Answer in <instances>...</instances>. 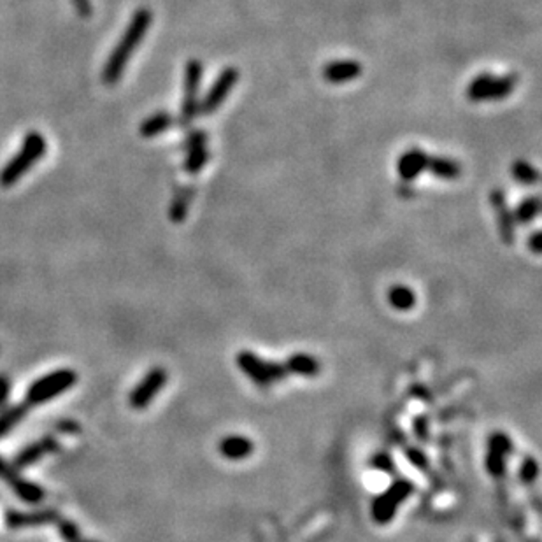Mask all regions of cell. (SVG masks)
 Wrapping results in <instances>:
<instances>
[{
  "label": "cell",
  "instance_id": "1",
  "mask_svg": "<svg viewBox=\"0 0 542 542\" xmlns=\"http://www.w3.org/2000/svg\"><path fill=\"white\" fill-rule=\"evenodd\" d=\"M151 21H153V13H151L147 7H141V9L135 11L123 37H121L120 43L116 44V47H114L108 62H106L104 71H102V81H104V84L113 86V84H116L118 81H120L128 60H130L132 53L137 50L139 44L145 39Z\"/></svg>",
  "mask_w": 542,
  "mask_h": 542
},
{
  "label": "cell",
  "instance_id": "2",
  "mask_svg": "<svg viewBox=\"0 0 542 542\" xmlns=\"http://www.w3.org/2000/svg\"><path fill=\"white\" fill-rule=\"evenodd\" d=\"M44 154H46V141H44L43 134L35 130L28 132L25 135L20 151L0 171V186L9 188L16 184L21 179V176L27 174L32 165L39 162Z\"/></svg>",
  "mask_w": 542,
  "mask_h": 542
},
{
  "label": "cell",
  "instance_id": "3",
  "mask_svg": "<svg viewBox=\"0 0 542 542\" xmlns=\"http://www.w3.org/2000/svg\"><path fill=\"white\" fill-rule=\"evenodd\" d=\"M77 383V374L72 368H58V371L50 372V374L43 376V378L35 379L27 390L25 395V404L30 405H43L46 402L53 400V398L60 397L67 390H71Z\"/></svg>",
  "mask_w": 542,
  "mask_h": 542
},
{
  "label": "cell",
  "instance_id": "4",
  "mask_svg": "<svg viewBox=\"0 0 542 542\" xmlns=\"http://www.w3.org/2000/svg\"><path fill=\"white\" fill-rule=\"evenodd\" d=\"M414 493V485L409 479H397L386 492L376 497L371 506V518L378 525H388L395 518L398 507Z\"/></svg>",
  "mask_w": 542,
  "mask_h": 542
},
{
  "label": "cell",
  "instance_id": "5",
  "mask_svg": "<svg viewBox=\"0 0 542 542\" xmlns=\"http://www.w3.org/2000/svg\"><path fill=\"white\" fill-rule=\"evenodd\" d=\"M237 367L252 379L254 385L261 386V388H269L271 385L283 381L288 376L285 365L260 358L256 353L248 351V349L237 355Z\"/></svg>",
  "mask_w": 542,
  "mask_h": 542
},
{
  "label": "cell",
  "instance_id": "6",
  "mask_svg": "<svg viewBox=\"0 0 542 542\" xmlns=\"http://www.w3.org/2000/svg\"><path fill=\"white\" fill-rule=\"evenodd\" d=\"M202 72H204V65L197 58H191L186 62V67H184V97H183V106H181V116H179V125L181 127H190L193 123V120L198 114V88H201V79Z\"/></svg>",
  "mask_w": 542,
  "mask_h": 542
},
{
  "label": "cell",
  "instance_id": "7",
  "mask_svg": "<svg viewBox=\"0 0 542 542\" xmlns=\"http://www.w3.org/2000/svg\"><path fill=\"white\" fill-rule=\"evenodd\" d=\"M169 381V372L164 367H153L151 371L146 372L145 378L141 379L137 386L128 395V405L135 411H142V409L149 407L154 397L165 388Z\"/></svg>",
  "mask_w": 542,
  "mask_h": 542
},
{
  "label": "cell",
  "instance_id": "8",
  "mask_svg": "<svg viewBox=\"0 0 542 542\" xmlns=\"http://www.w3.org/2000/svg\"><path fill=\"white\" fill-rule=\"evenodd\" d=\"M0 479L6 481L9 486H13L11 490H13L23 502L30 504V506H37V504L43 502L44 497H46L43 486L21 478V475L18 474V469L13 467V463H7V460H4L2 456H0Z\"/></svg>",
  "mask_w": 542,
  "mask_h": 542
},
{
  "label": "cell",
  "instance_id": "9",
  "mask_svg": "<svg viewBox=\"0 0 542 542\" xmlns=\"http://www.w3.org/2000/svg\"><path fill=\"white\" fill-rule=\"evenodd\" d=\"M239 81V71L237 67H225L220 72V76L216 77V81L213 83V86L209 88V91L205 94L204 101L198 106V114H213L220 109V106L227 101L228 94L232 91V88L237 84Z\"/></svg>",
  "mask_w": 542,
  "mask_h": 542
},
{
  "label": "cell",
  "instance_id": "10",
  "mask_svg": "<svg viewBox=\"0 0 542 542\" xmlns=\"http://www.w3.org/2000/svg\"><path fill=\"white\" fill-rule=\"evenodd\" d=\"M514 451L512 439L504 432H495L488 439V455H486V470L495 479H502L506 475L507 458Z\"/></svg>",
  "mask_w": 542,
  "mask_h": 542
},
{
  "label": "cell",
  "instance_id": "11",
  "mask_svg": "<svg viewBox=\"0 0 542 542\" xmlns=\"http://www.w3.org/2000/svg\"><path fill=\"white\" fill-rule=\"evenodd\" d=\"M490 202H492L493 213H495L500 239H502L504 244L507 246L514 244L516 221H514V215H512L511 208H509L507 204L506 191H504L502 188H495V190H492V193H490Z\"/></svg>",
  "mask_w": 542,
  "mask_h": 542
},
{
  "label": "cell",
  "instance_id": "12",
  "mask_svg": "<svg viewBox=\"0 0 542 542\" xmlns=\"http://www.w3.org/2000/svg\"><path fill=\"white\" fill-rule=\"evenodd\" d=\"M60 451V442L55 435H44L39 441L32 442L27 448H23L21 451L16 453L13 460V467L18 470H23L27 467L35 465L37 462L44 458L46 455H55V453Z\"/></svg>",
  "mask_w": 542,
  "mask_h": 542
},
{
  "label": "cell",
  "instance_id": "13",
  "mask_svg": "<svg viewBox=\"0 0 542 542\" xmlns=\"http://www.w3.org/2000/svg\"><path fill=\"white\" fill-rule=\"evenodd\" d=\"M60 518V512L57 509H37V511H16L9 509L6 511L4 521L11 530L28 529V526H43L57 523Z\"/></svg>",
  "mask_w": 542,
  "mask_h": 542
},
{
  "label": "cell",
  "instance_id": "14",
  "mask_svg": "<svg viewBox=\"0 0 542 542\" xmlns=\"http://www.w3.org/2000/svg\"><path fill=\"white\" fill-rule=\"evenodd\" d=\"M427 164H429V154L425 151L419 147H409L398 157L397 172L402 181L411 183L427 171Z\"/></svg>",
  "mask_w": 542,
  "mask_h": 542
},
{
  "label": "cell",
  "instance_id": "15",
  "mask_svg": "<svg viewBox=\"0 0 542 542\" xmlns=\"http://www.w3.org/2000/svg\"><path fill=\"white\" fill-rule=\"evenodd\" d=\"M221 455L232 462H241V460L249 458L254 453V442L246 435H228L221 439L218 444Z\"/></svg>",
  "mask_w": 542,
  "mask_h": 542
},
{
  "label": "cell",
  "instance_id": "16",
  "mask_svg": "<svg viewBox=\"0 0 542 542\" xmlns=\"http://www.w3.org/2000/svg\"><path fill=\"white\" fill-rule=\"evenodd\" d=\"M361 64L356 60H334L323 67V77L332 84H342L361 76Z\"/></svg>",
  "mask_w": 542,
  "mask_h": 542
},
{
  "label": "cell",
  "instance_id": "17",
  "mask_svg": "<svg viewBox=\"0 0 542 542\" xmlns=\"http://www.w3.org/2000/svg\"><path fill=\"white\" fill-rule=\"evenodd\" d=\"M516 84H518V76L516 74H506V76H493L492 74L485 90H482L481 102L504 101V98H507L514 91Z\"/></svg>",
  "mask_w": 542,
  "mask_h": 542
},
{
  "label": "cell",
  "instance_id": "18",
  "mask_svg": "<svg viewBox=\"0 0 542 542\" xmlns=\"http://www.w3.org/2000/svg\"><path fill=\"white\" fill-rule=\"evenodd\" d=\"M288 374L302 376V378H316L322 372V363L309 353H295L285 361Z\"/></svg>",
  "mask_w": 542,
  "mask_h": 542
},
{
  "label": "cell",
  "instance_id": "19",
  "mask_svg": "<svg viewBox=\"0 0 542 542\" xmlns=\"http://www.w3.org/2000/svg\"><path fill=\"white\" fill-rule=\"evenodd\" d=\"M195 191H197V188L193 184L181 186L176 191L174 198L171 202V208H169V218H171L172 223H183L184 218L188 215V208H190L191 201L195 197Z\"/></svg>",
  "mask_w": 542,
  "mask_h": 542
},
{
  "label": "cell",
  "instance_id": "20",
  "mask_svg": "<svg viewBox=\"0 0 542 542\" xmlns=\"http://www.w3.org/2000/svg\"><path fill=\"white\" fill-rule=\"evenodd\" d=\"M427 171L432 172L435 178L439 179L453 181L462 176V165H460V162L448 157H429Z\"/></svg>",
  "mask_w": 542,
  "mask_h": 542
},
{
  "label": "cell",
  "instance_id": "21",
  "mask_svg": "<svg viewBox=\"0 0 542 542\" xmlns=\"http://www.w3.org/2000/svg\"><path fill=\"white\" fill-rule=\"evenodd\" d=\"M172 125H174V118L169 113H165V111H160V113H154L153 116L146 118V120L142 121L141 127H139V134H141L142 137L151 139L154 137V135L162 134V132L169 130Z\"/></svg>",
  "mask_w": 542,
  "mask_h": 542
},
{
  "label": "cell",
  "instance_id": "22",
  "mask_svg": "<svg viewBox=\"0 0 542 542\" xmlns=\"http://www.w3.org/2000/svg\"><path fill=\"white\" fill-rule=\"evenodd\" d=\"M28 405L27 404H16V405H7L6 409L0 411V439L6 437L14 427L20 422H23L25 416H27Z\"/></svg>",
  "mask_w": 542,
  "mask_h": 542
},
{
  "label": "cell",
  "instance_id": "23",
  "mask_svg": "<svg viewBox=\"0 0 542 542\" xmlns=\"http://www.w3.org/2000/svg\"><path fill=\"white\" fill-rule=\"evenodd\" d=\"M388 302L395 311L407 312L414 309L416 305V293L409 286L395 285L388 291Z\"/></svg>",
  "mask_w": 542,
  "mask_h": 542
},
{
  "label": "cell",
  "instance_id": "24",
  "mask_svg": "<svg viewBox=\"0 0 542 542\" xmlns=\"http://www.w3.org/2000/svg\"><path fill=\"white\" fill-rule=\"evenodd\" d=\"M541 211V198L537 195H530V197H525L521 202L518 204L516 211L512 213L514 215V221H518L519 225H530L537 216H539Z\"/></svg>",
  "mask_w": 542,
  "mask_h": 542
},
{
  "label": "cell",
  "instance_id": "25",
  "mask_svg": "<svg viewBox=\"0 0 542 542\" xmlns=\"http://www.w3.org/2000/svg\"><path fill=\"white\" fill-rule=\"evenodd\" d=\"M511 176L518 181L519 184H525V186H532V184L539 183V172H537V169L526 160L512 162Z\"/></svg>",
  "mask_w": 542,
  "mask_h": 542
},
{
  "label": "cell",
  "instance_id": "26",
  "mask_svg": "<svg viewBox=\"0 0 542 542\" xmlns=\"http://www.w3.org/2000/svg\"><path fill=\"white\" fill-rule=\"evenodd\" d=\"M209 157H211V153H209V149L205 146L195 147V149L186 153L183 169L188 174H198V172L204 169V165L209 162Z\"/></svg>",
  "mask_w": 542,
  "mask_h": 542
},
{
  "label": "cell",
  "instance_id": "27",
  "mask_svg": "<svg viewBox=\"0 0 542 542\" xmlns=\"http://www.w3.org/2000/svg\"><path fill=\"white\" fill-rule=\"evenodd\" d=\"M539 478V463L533 456H525L519 467V479L523 485H532Z\"/></svg>",
  "mask_w": 542,
  "mask_h": 542
},
{
  "label": "cell",
  "instance_id": "28",
  "mask_svg": "<svg viewBox=\"0 0 542 542\" xmlns=\"http://www.w3.org/2000/svg\"><path fill=\"white\" fill-rule=\"evenodd\" d=\"M57 525H58V533H60V537L65 542H77L81 539V529L72 521V519L58 518Z\"/></svg>",
  "mask_w": 542,
  "mask_h": 542
},
{
  "label": "cell",
  "instance_id": "29",
  "mask_svg": "<svg viewBox=\"0 0 542 542\" xmlns=\"http://www.w3.org/2000/svg\"><path fill=\"white\" fill-rule=\"evenodd\" d=\"M208 139H209V134L204 130H191L190 134L184 137L183 145H181V149L183 151H191L195 149V147H201V146H205L208 145Z\"/></svg>",
  "mask_w": 542,
  "mask_h": 542
},
{
  "label": "cell",
  "instance_id": "30",
  "mask_svg": "<svg viewBox=\"0 0 542 542\" xmlns=\"http://www.w3.org/2000/svg\"><path fill=\"white\" fill-rule=\"evenodd\" d=\"M55 430H57L58 434H64V435H77L81 434V425L76 422V419L64 418L60 419V422L55 423Z\"/></svg>",
  "mask_w": 542,
  "mask_h": 542
},
{
  "label": "cell",
  "instance_id": "31",
  "mask_svg": "<svg viewBox=\"0 0 542 542\" xmlns=\"http://www.w3.org/2000/svg\"><path fill=\"white\" fill-rule=\"evenodd\" d=\"M11 388H13V385H11V379L7 378L4 372H0V411L9 405Z\"/></svg>",
  "mask_w": 542,
  "mask_h": 542
},
{
  "label": "cell",
  "instance_id": "32",
  "mask_svg": "<svg viewBox=\"0 0 542 542\" xmlns=\"http://www.w3.org/2000/svg\"><path fill=\"white\" fill-rule=\"evenodd\" d=\"M372 467H376L378 470L388 472V474L395 470V463H393L392 456L386 455V453H379L378 456H374L372 458Z\"/></svg>",
  "mask_w": 542,
  "mask_h": 542
},
{
  "label": "cell",
  "instance_id": "33",
  "mask_svg": "<svg viewBox=\"0 0 542 542\" xmlns=\"http://www.w3.org/2000/svg\"><path fill=\"white\" fill-rule=\"evenodd\" d=\"M74 9L76 13L79 14L81 18H90L91 13H94V7H91L90 0H71Z\"/></svg>",
  "mask_w": 542,
  "mask_h": 542
},
{
  "label": "cell",
  "instance_id": "34",
  "mask_svg": "<svg viewBox=\"0 0 542 542\" xmlns=\"http://www.w3.org/2000/svg\"><path fill=\"white\" fill-rule=\"evenodd\" d=\"M409 458H411V463L412 465L419 467V469H427V456L423 455V451H419V449H412V451H409Z\"/></svg>",
  "mask_w": 542,
  "mask_h": 542
},
{
  "label": "cell",
  "instance_id": "35",
  "mask_svg": "<svg viewBox=\"0 0 542 542\" xmlns=\"http://www.w3.org/2000/svg\"><path fill=\"white\" fill-rule=\"evenodd\" d=\"M541 241H542V234H541L539 230H536V232H533V234L529 237V242H526V244H529V249H530V252L536 253V254H539V253H541V249H542V248H541Z\"/></svg>",
  "mask_w": 542,
  "mask_h": 542
},
{
  "label": "cell",
  "instance_id": "36",
  "mask_svg": "<svg viewBox=\"0 0 542 542\" xmlns=\"http://www.w3.org/2000/svg\"><path fill=\"white\" fill-rule=\"evenodd\" d=\"M77 542H98V541H83V539H79Z\"/></svg>",
  "mask_w": 542,
  "mask_h": 542
}]
</instances>
